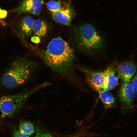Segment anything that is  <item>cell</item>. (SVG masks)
Masks as SVG:
<instances>
[{"mask_svg": "<svg viewBox=\"0 0 137 137\" xmlns=\"http://www.w3.org/2000/svg\"><path fill=\"white\" fill-rule=\"evenodd\" d=\"M98 92L100 97L106 108H110L113 105L115 99L110 91L102 89L98 91Z\"/></svg>", "mask_w": 137, "mask_h": 137, "instance_id": "4fadbf2b", "label": "cell"}, {"mask_svg": "<svg viewBox=\"0 0 137 137\" xmlns=\"http://www.w3.org/2000/svg\"><path fill=\"white\" fill-rule=\"evenodd\" d=\"M135 92L131 84L129 82L123 83L118 94L121 102L126 107H129L132 105L134 98Z\"/></svg>", "mask_w": 137, "mask_h": 137, "instance_id": "9c48e42d", "label": "cell"}, {"mask_svg": "<svg viewBox=\"0 0 137 137\" xmlns=\"http://www.w3.org/2000/svg\"><path fill=\"white\" fill-rule=\"evenodd\" d=\"M111 66L103 72H96L85 68H82L88 82L94 90L99 91L102 89L106 75L110 70Z\"/></svg>", "mask_w": 137, "mask_h": 137, "instance_id": "8992f818", "label": "cell"}, {"mask_svg": "<svg viewBox=\"0 0 137 137\" xmlns=\"http://www.w3.org/2000/svg\"><path fill=\"white\" fill-rule=\"evenodd\" d=\"M13 137H30L29 136L21 133L18 131L14 133Z\"/></svg>", "mask_w": 137, "mask_h": 137, "instance_id": "e0dca14e", "label": "cell"}, {"mask_svg": "<svg viewBox=\"0 0 137 137\" xmlns=\"http://www.w3.org/2000/svg\"><path fill=\"white\" fill-rule=\"evenodd\" d=\"M34 137H52L50 134L46 133H37Z\"/></svg>", "mask_w": 137, "mask_h": 137, "instance_id": "ac0fdd59", "label": "cell"}, {"mask_svg": "<svg viewBox=\"0 0 137 137\" xmlns=\"http://www.w3.org/2000/svg\"><path fill=\"white\" fill-rule=\"evenodd\" d=\"M43 3V0H23L13 11L18 14L30 13L38 15L41 11Z\"/></svg>", "mask_w": 137, "mask_h": 137, "instance_id": "52a82bcc", "label": "cell"}, {"mask_svg": "<svg viewBox=\"0 0 137 137\" xmlns=\"http://www.w3.org/2000/svg\"><path fill=\"white\" fill-rule=\"evenodd\" d=\"M47 26L46 23L43 21L37 19L34 20L32 27V31L39 37H44L47 31Z\"/></svg>", "mask_w": 137, "mask_h": 137, "instance_id": "7c38bea8", "label": "cell"}, {"mask_svg": "<svg viewBox=\"0 0 137 137\" xmlns=\"http://www.w3.org/2000/svg\"><path fill=\"white\" fill-rule=\"evenodd\" d=\"M42 57L45 64L56 73L64 77L71 76L74 52L62 38L59 37L53 39L43 52Z\"/></svg>", "mask_w": 137, "mask_h": 137, "instance_id": "6da1fadb", "label": "cell"}, {"mask_svg": "<svg viewBox=\"0 0 137 137\" xmlns=\"http://www.w3.org/2000/svg\"><path fill=\"white\" fill-rule=\"evenodd\" d=\"M131 84L135 92L137 93V72L132 79Z\"/></svg>", "mask_w": 137, "mask_h": 137, "instance_id": "9a60e30c", "label": "cell"}, {"mask_svg": "<svg viewBox=\"0 0 137 137\" xmlns=\"http://www.w3.org/2000/svg\"><path fill=\"white\" fill-rule=\"evenodd\" d=\"M20 132L30 136L35 132L33 125L30 122L24 120L20 121L18 131Z\"/></svg>", "mask_w": 137, "mask_h": 137, "instance_id": "5bb4252c", "label": "cell"}, {"mask_svg": "<svg viewBox=\"0 0 137 137\" xmlns=\"http://www.w3.org/2000/svg\"><path fill=\"white\" fill-rule=\"evenodd\" d=\"M136 70L134 63L130 61L121 63L117 68L118 76L123 83L129 82L135 73Z\"/></svg>", "mask_w": 137, "mask_h": 137, "instance_id": "ba28073f", "label": "cell"}, {"mask_svg": "<svg viewBox=\"0 0 137 137\" xmlns=\"http://www.w3.org/2000/svg\"><path fill=\"white\" fill-rule=\"evenodd\" d=\"M37 66L36 63L24 58L15 60L3 76V85L12 89L23 84L31 76Z\"/></svg>", "mask_w": 137, "mask_h": 137, "instance_id": "7a4b0ae2", "label": "cell"}, {"mask_svg": "<svg viewBox=\"0 0 137 137\" xmlns=\"http://www.w3.org/2000/svg\"><path fill=\"white\" fill-rule=\"evenodd\" d=\"M115 74V71L111 66L110 70L106 76L103 89L109 90L112 89L117 85L118 82V78Z\"/></svg>", "mask_w": 137, "mask_h": 137, "instance_id": "8fae6325", "label": "cell"}, {"mask_svg": "<svg viewBox=\"0 0 137 137\" xmlns=\"http://www.w3.org/2000/svg\"><path fill=\"white\" fill-rule=\"evenodd\" d=\"M50 84L45 82L15 94L0 98V110L3 117L10 116L19 111L26 100L35 92Z\"/></svg>", "mask_w": 137, "mask_h": 137, "instance_id": "3957f363", "label": "cell"}, {"mask_svg": "<svg viewBox=\"0 0 137 137\" xmlns=\"http://www.w3.org/2000/svg\"><path fill=\"white\" fill-rule=\"evenodd\" d=\"M74 41L77 47L90 51L101 48L103 41L94 27L89 24L80 25L75 29Z\"/></svg>", "mask_w": 137, "mask_h": 137, "instance_id": "277c9868", "label": "cell"}, {"mask_svg": "<svg viewBox=\"0 0 137 137\" xmlns=\"http://www.w3.org/2000/svg\"><path fill=\"white\" fill-rule=\"evenodd\" d=\"M34 20L31 16L27 15L23 18L17 25L19 34L23 39H26L32 34Z\"/></svg>", "mask_w": 137, "mask_h": 137, "instance_id": "30bf717a", "label": "cell"}, {"mask_svg": "<svg viewBox=\"0 0 137 137\" xmlns=\"http://www.w3.org/2000/svg\"><path fill=\"white\" fill-rule=\"evenodd\" d=\"M7 11L0 8V19L6 18L7 15Z\"/></svg>", "mask_w": 137, "mask_h": 137, "instance_id": "2e32d148", "label": "cell"}, {"mask_svg": "<svg viewBox=\"0 0 137 137\" xmlns=\"http://www.w3.org/2000/svg\"><path fill=\"white\" fill-rule=\"evenodd\" d=\"M46 6L56 22L66 25L70 24L74 12L69 3L64 1L51 0L47 3Z\"/></svg>", "mask_w": 137, "mask_h": 137, "instance_id": "5b68a950", "label": "cell"}]
</instances>
